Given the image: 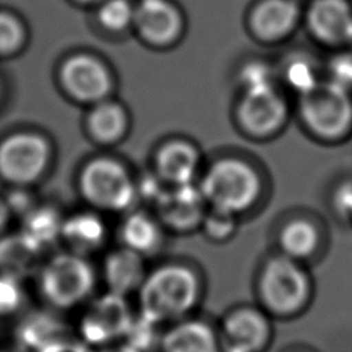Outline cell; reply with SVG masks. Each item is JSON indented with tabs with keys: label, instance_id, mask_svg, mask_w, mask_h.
Returning a JSON list of instances; mask_svg holds the SVG:
<instances>
[{
	"label": "cell",
	"instance_id": "1",
	"mask_svg": "<svg viewBox=\"0 0 352 352\" xmlns=\"http://www.w3.org/2000/svg\"><path fill=\"white\" fill-rule=\"evenodd\" d=\"M202 285L187 267L162 265L148 272L136 293L138 314L168 326L197 314Z\"/></svg>",
	"mask_w": 352,
	"mask_h": 352
},
{
	"label": "cell",
	"instance_id": "2",
	"mask_svg": "<svg viewBox=\"0 0 352 352\" xmlns=\"http://www.w3.org/2000/svg\"><path fill=\"white\" fill-rule=\"evenodd\" d=\"M258 305L275 320H289L305 312L312 298L304 268L287 256L271 258L257 282Z\"/></svg>",
	"mask_w": 352,
	"mask_h": 352
},
{
	"label": "cell",
	"instance_id": "3",
	"mask_svg": "<svg viewBox=\"0 0 352 352\" xmlns=\"http://www.w3.org/2000/svg\"><path fill=\"white\" fill-rule=\"evenodd\" d=\"M95 286V274L87 260L77 254H59L43 270L40 290L55 309L67 311L88 302Z\"/></svg>",
	"mask_w": 352,
	"mask_h": 352
},
{
	"label": "cell",
	"instance_id": "4",
	"mask_svg": "<svg viewBox=\"0 0 352 352\" xmlns=\"http://www.w3.org/2000/svg\"><path fill=\"white\" fill-rule=\"evenodd\" d=\"M135 315L128 297L106 290L87 302L77 324L78 338L94 351L121 342Z\"/></svg>",
	"mask_w": 352,
	"mask_h": 352
},
{
	"label": "cell",
	"instance_id": "5",
	"mask_svg": "<svg viewBox=\"0 0 352 352\" xmlns=\"http://www.w3.org/2000/svg\"><path fill=\"white\" fill-rule=\"evenodd\" d=\"M301 110L311 129L324 139L345 138L352 131V89L333 80L305 91Z\"/></svg>",
	"mask_w": 352,
	"mask_h": 352
},
{
	"label": "cell",
	"instance_id": "6",
	"mask_svg": "<svg viewBox=\"0 0 352 352\" xmlns=\"http://www.w3.org/2000/svg\"><path fill=\"white\" fill-rule=\"evenodd\" d=\"M258 186V177L249 165L238 160H223L210 166L201 191L214 209L234 214L252 205Z\"/></svg>",
	"mask_w": 352,
	"mask_h": 352
},
{
	"label": "cell",
	"instance_id": "7",
	"mask_svg": "<svg viewBox=\"0 0 352 352\" xmlns=\"http://www.w3.org/2000/svg\"><path fill=\"white\" fill-rule=\"evenodd\" d=\"M221 352H265L274 338V319L258 304L230 308L217 323Z\"/></svg>",
	"mask_w": 352,
	"mask_h": 352
},
{
	"label": "cell",
	"instance_id": "8",
	"mask_svg": "<svg viewBox=\"0 0 352 352\" xmlns=\"http://www.w3.org/2000/svg\"><path fill=\"white\" fill-rule=\"evenodd\" d=\"M81 188L95 205L116 210L128 208L135 197V187L125 169L109 158L95 160L84 169Z\"/></svg>",
	"mask_w": 352,
	"mask_h": 352
},
{
	"label": "cell",
	"instance_id": "9",
	"mask_svg": "<svg viewBox=\"0 0 352 352\" xmlns=\"http://www.w3.org/2000/svg\"><path fill=\"white\" fill-rule=\"evenodd\" d=\"M47 158V143L36 135H14L0 146V170L11 180L29 182L37 177Z\"/></svg>",
	"mask_w": 352,
	"mask_h": 352
},
{
	"label": "cell",
	"instance_id": "10",
	"mask_svg": "<svg viewBox=\"0 0 352 352\" xmlns=\"http://www.w3.org/2000/svg\"><path fill=\"white\" fill-rule=\"evenodd\" d=\"M160 352H221L217 324L198 314L176 320L165 326Z\"/></svg>",
	"mask_w": 352,
	"mask_h": 352
},
{
	"label": "cell",
	"instance_id": "11",
	"mask_svg": "<svg viewBox=\"0 0 352 352\" xmlns=\"http://www.w3.org/2000/svg\"><path fill=\"white\" fill-rule=\"evenodd\" d=\"M241 118L254 133H268L276 129L285 118V102L272 85L246 89L241 104Z\"/></svg>",
	"mask_w": 352,
	"mask_h": 352
},
{
	"label": "cell",
	"instance_id": "12",
	"mask_svg": "<svg viewBox=\"0 0 352 352\" xmlns=\"http://www.w3.org/2000/svg\"><path fill=\"white\" fill-rule=\"evenodd\" d=\"M62 80L66 88L78 99L98 100L106 95L110 78L100 62L91 56H74L62 67Z\"/></svg>",
	"mask_w": 352,
	"mask_h": 352
},
{
	"label": "cell",
	"instance_id": "13",
	"mask_svg": "<svg viewBox=\"0 0 352 352\" xmlns=\"http://www.w3.org/2000/svg\"><path fill=\"white\" fill-rule=\"evenodd\" d=\"M309 25L326 43L352 45V7L345 0H316L309 11Z\"/></svg>",
	"mask_w": 352,
	"mask_h": 352
},
{
	"label": "cell",
	"instance_id": "14",
	"mask_svg": "<svg viewBox=\"0 0 352 352\" xmlns=\"http://www.w3.org/2000/svg\"><path fill=\"white\" fill-rule=\"evenodd\" d=\"M147 272L142 254L124 248L113 252L104 261L103 278L107 292L128 297L136 294L146 278Z\"/></svg>",
	"mask_w": 352,
	"mask_h": 352
},
{
	"label": "cell",
	"instance_id": "15",
	"mask_svg": "<svg viewBox=\"0 0 352 352\" xmlns=\"http://www.w3.org/2000/svg\"><path fill=\"white\" fill-rule=\"evenodd\" d=\"M69 337L66 323L56 314L50 312L28 314L22 318L15 330L18 345L29 352H38Z\"/></svg>",
	"mask_w": 352,
	"mask_h": 352
},
{
	"label": "cell",
	"instance_id": "16",
	"mask_svg": "<svg viewBox=\"0 0 352 352\" xmlns=\"http://www.w3.org/2000/svg\"><path fill=\"white\" fill-rule=\"evenodd\" d=\"M133 19L140 33L153 43L170 41L180 29L177 12L164 0H142Z\"/></svg>",
	"mask_w": 352,
	"mask_h": 352
},
{
	"label": "cell",
	"instance_id": "17",
	"mask_svg": "<svg viewBox=\"0 0 352 352\" xmlns=\"http://www.w3.org/2000/svg\"><path fill=\"white\" fill-rule=\"evenodd\" d=\"M202 191L191 183L180 184L169 194H164L158 201L164 219L175 227H187L198 220L202 206Z\"/></svg>",
	"mask_w": 352,
	"mask_h": 352
},
{
	"label": "cell",
	"instance_id": "18",
	"mask_svg": "<svg viewBox=\"0 0 352 352\" xmlns=\"http://www.w3.org/2000/svg\"><path fill=\"white\" fill-rule=\"evenodd\" d=\"M297 10L287 0H267L253 15V28L260 37L274 40L285 36L294 25Z\"/></svg>",
	"mask_w": 352,
	"mask_h": 352
},
{
	"label": "cell",
	"instance_id": "19",
	"mask_svg": "<svg viewBox=\"0 0 352 352\" xmlns=\"http://www.w3.org/2000/svg\"><path fill=\"white\" fill-rule=\"evenodd\" d=\"M158 170L170 183L180 186L191 183L197 169V154L186 143L166 144L158 154Z\"/></svg>",
	"mask_w": 352,
	"mask_h": 352
},
{
	"label": "cell",
	"instance_id": "20",
	"mask_svg": "<svg viewBox=\"0 0 352 352\" xmlns=\"http://www.w3.org/2000/svg\"><path fill=\"white\" fill-rule=\"evenodd\" d=\"M38 252L22 234L0 241L1 274L21 279L32 270Z\"/></svg>",
	"mask_w": 352,
	"mask_h": 352
},
{
	"label": "cell",
	"instance_id": "21",
	"mask_svg": "<svg viewBox=\"0 0 352 352\" xmlns=\"http://www.w3.org/2000/svg\"><path fill=\"white\" fill-rule=\"evenodd\" d=\"M62 224L52 209H37L28 214L22 235L37 250H41L62 232Z\"/></svg>",
	"mask_w": 352,
	"mask_h": 352
},
{
	"label": "cell",
	"instance_id": "22",
	"mask_svg": "<svg viewBox=\"0 0 352 352\" xmlns=\"http://www.w3.org/2000/svg\"><path fill=\"white\" fill-rule=\"evenodd\" d=\"M62 234L81 249H94L104 239V226L94 214L80 213L62 224Z\"/></svg>",
	"mask_w": 352,
	"mask_h": 352
},
{
	"label": "cell",
	"instance_id": "23",
	"mask_svg": "<svg viewBox=\"0 0 352 352\" xmlns=\"http://www.w3.org/2000/svg\"><path fill=\"white\" fill-rule=\"evenodd\" d=\"M158 228L155 223L142 213L129 216L122 226V239L128 249L143 254L153 250L158 243Z\"/></svg>",
	"mask_w": 352,
	"mask_h": 352
},
{
	"label": "cell",
	"instance_id": "24",
	"mask_svg": "<svg viewBox=\"0 0 352 352\" xmlns=\"http://www.w3.org/2000/svg\"><path fill=\"white\" fill-rule=\"evenodd\" d=\"M280 245L285 256L297 260L309 256L318 245V232L307 221H293L282 231Z\"/></svg>",
	"mask_w": 352,
	"mask_h": 352
},
{
	"label": "cell",
	"instance_id": "25",
	"mask_svg": "<svg viewBox=\"0 0 352 352\" xmlns=\"http://www.w3.org/2000/svg\"><path fill=\"white\" fill-rule=\"evenodd\" d=\"M164 329L165 326L138 314L136 311L122 342L139 352H160Z\"/></svg>",
	"mask_w": 352,
	"mask_h": 352
},
{
	"label": "cell",
	"instance_id": "26",
	"mask_svg": "<svg viewBox=\"0 0 352 352\" xmlns=\"http://www.w3.org/2000/svg\"><path fill=\"white\" fill-rule=\"evenodd\" d=\"M125 124V114L116 103H102L89 116L91 132L104 142L117 139L124 132Z\"/></svg>",
	"mask_w": 352,
	"mask_h": 352
},
{
	"label": "cell",
	"instance_id": "27",
	"mask_svg": "<svg viewBox=\"0 0 352 352\" xmlns=\"http://www.w3.org/2000/svg\"><path fill=\"white\" fill-rule=\"evenodd\" d=\"M23 302V290L18 278L0 274V318L14 315Z\"/></svg>",
	"mask_w": 352,
	"mask_h": 352
},
{
	"label": "cell",
	"instance_id": "28",
	"mask_svg": "<svg viewBox=\"0 0 352 352\" xmlns=\"http://www.w3.org/2000/svg\"><path fill=\"white\" fill-rule=\"evenodd\" d=\"M133 18V11L126 0H109L99 10L102 25L111 30L124 29Z\"/></svg>",
	"mask_w": 352,
	"mask_h": 352
},
{
	"label": "cell",
	"instance_id": "29",
	"mask_svg": "<svg viewBox=\"0 0 352 352\" xmlns=\"http://www.w3.org/2000/svg\"><path fill=\"white\" fill-rule=\"evenodd\" d=\"M22 40V29L15 18L0 12V52L12 51Z\"/></svg>",
	"mask_w": 352,
	"mask_h": 352
},
{
	"label": "cell",
	"instance_id": "30",
	"mask_svg": "<svg viewBox=\"0 0 352 352\" xmlns=\"http://www.w3.org/2000/svg\"><path fill=\"white\" fill-rule=\"evenodd\" d=\"M205 224H206V230L209 231L210 235L224 236L232 228V224H234L232 213L213 208V210L208 214Z\"/></svg>",
	"mask_w": 352,
	"mask_h": 352
},
{
	"label": "cell",
	"instance_id": "31",
	"mask_svg": "<svg viewBox=\"0 0 352 352\" xmlns=\"http://www.w3.org/2000/svg\"><path fill=\"white\" fill-rule=\"evenodd\" d=\"M243 84L246 89H254L271 85V72L267 66L260 63H253L248 66L243 72Z\"/></svg>",
	"mask_w": 352,
	"mask_h": 352
},
{
	"label": "cell",
	"instance_id": "32",
	"mask_svg": "<svg viewBox=\"0 0 352 352\" xmlns=\"http://www.w3.org/2000/svg\"><path fill=\"white\" fill-rule=\"evenodd\" d=\"M289 80L294 87L301 89L302 94L318 82L311 69L304 63H296L289 69Z\"/></svg>",
	"mask_w": 352,
	"mask_h": 352
},
{
	"label": "cell",
	"instance_id": "33",
	"mask_svg": "<svg viewBox=\"0 0 352 352\" xmlns=\"http://www.w3.org/2000/svg\"><path fill=\"white\" fill-rule=\"evenodd\" d=\"M333 81L352 89V54L341 55L333 62Z\"/></svg>",
	"mask_w": 352,
	"mask_h": 352
},
{
	"label": "cell",
	"instance_id": "34",
	"mask_svg": "<svg viewBox=\"0 0 352 352\" xmlns=\"http://www.w3.org/2000/svg\"><path fill=\"white\" fill-rule=\"evenodd\" d=\"M38 352H95V351L89 348L87 344H84L78 337L77 338L69 337L58 342H54Z\"/></svg>",
	"mask_w": 352,
	"mask_h": 352
},
{
	"label": "cell",
	"instance_id": "35",
	"mask_svg": "<svg viewBox=\"0 0 352 352\" xmlns=\"http://www.w3.org/2000/svg\"><path fill=\"white\" fill-rule=\"evenodd\" d=\"M95 352H139L136 349H133L132 346H129L128 344L125 342H117V344H113V345H109V346H104V348H100Z\"/></svg>",
	"mask_w": 352,
	"mask_h": 352
},
{
	"label": "cell",
	"instance_id": "36",
	"mask_svg": "<svg viewBox=\"0 0 352 352\" xmlns=\"http://www.w3.org/2000/svg\"><path fill=\"white\" fill-rule=\"evenodd\" d=\"M6 216H7V212H6V208L0 204V227H1V224L4 223V220H6Z\"/></svg>",
	"mask_w": 352,
	"mask_h": 352
},
{
	"label": "cell",
	"instance_id": "37",
	"mask_svg": "<svg viewBox=\"0 0 352 352\" xmlns=\"http://www.w3.org/2000/svg\"><path fill=\"white\" fill-rule=\"evenodd\" d=\"M292 352H308V351H302V349H294V351H292Z\"/></svg>",
	"mask_w": 352,
	"mask_h": 352
},
{
	"label": "cell",
	"instance_id": "38",
	"mask_svg": "<svg viewBox=\"0 0 352 352\" xmlns=\"http://www.w3.org/2000/svg\"><path fill=\"white\" fill-rule=\"evenodd\" d=\"M84 1H88V0H84Z\"/></svg>",
	"mask_w": 352,
	"mask_h": 352
}]
</instances>
